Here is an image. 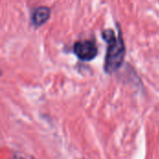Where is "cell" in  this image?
<instances>
[{
    "label": "cell",
    "instance_id": "6da1fadb",
    "mask_svg": "<svg viewBox=\"0 0 159 159\" xmlns=\"http://www.w3.org/2000/svg\"><path fill=\"white\" fill-rule=\"evenodd\" d=\"M102 38L107 43L104 70L107 74H113L121 67L124 61L126 54L124 39L120 32L116 35L111 29L102 32Z\"/></svg>",
    "mask_w": 159,
    "mask_h": 159
},
{
    "label": "cell",
    "instance_id": "7a4b0ae2",
    "mask_svg": "<svg viewBox=\"0 0 159 159\" xmlns=\"http://www.w3.org/2000/svg\"><path fill=\"white\" fill-rule=\"evenodd\" d=\"M74 53L84 61H92L98 54V48L93 40H83L75 43Z\"/></svg>",
    "mask_w": 159,
    "mask_h": 159
},
{
    "label": "cell",
    "instance_id": "3957f363",
    "mask_svg": "<svg viewBox=\"0 0 159 159\" xmlns=\"http://www.w3.org/2000/svg\"><path fill=\"white\" fill-rule=\"evenodd\" d=\"M50 17V8L48 7H40L34 10L33 13L32 20L35 27H39L43 25Z\"/></svg>",
    "mask_w": 159,
    "mask_h": 159
},
{
    "label": "cell",
    "instance_id": "277c9868",
    "mask_svg": "<svg viewBox=\"0 0 159 159\" xmlns=\"http://www.w3.org/2000/svg\"><path fill=\"white\" fill-rule=\"evenodd\" d=\"M13 159H24V158H22V157H14Z\"/></svg>",
    "mask_w": 159,
    "mask_h": 159
},
{
    "label": "cell",
    "instance_id": "5b68a950",
    "mask_svg": "<svg viewBox=\"0 0 159 159\" xmlns=\"http://www.w3.org/2000/svg\"><path fill=\"white\" fill-rule=\"evenodd\" d=\"M0 75H1V70H0Z\"/></svg>",
    "mask_w": 159,
    "mask_h": 159
}]
</instances>
